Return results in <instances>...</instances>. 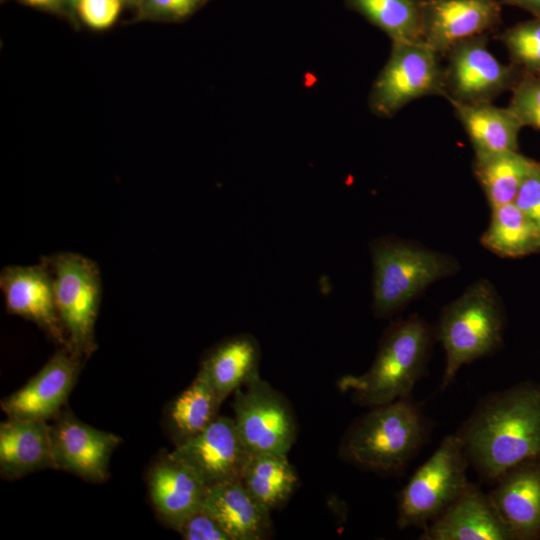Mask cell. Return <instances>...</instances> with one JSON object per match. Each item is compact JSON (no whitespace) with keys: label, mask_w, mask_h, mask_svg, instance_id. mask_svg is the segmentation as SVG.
Returning <instances> with one entry per match:
<instances>
[{"label":"cell","mask_w":540,"mask_h":540,"mask_svg":"<svg viewBox=\"0 0 540 540\" xmlns=\"http://www.w3.org/2000/svg\"><path fill=\"white\" fill-rule=\"evenodd\" d=\"M456 435L487 482L540 457V383L525 381L481 399Z\"/></svg>","instance_id":"1"},{"label":"cell","mask_w":540,"mask_h":540,"mask_svg":"<svg viewBox=\"0 0 540 540\" xmlns=\"http://www.w3.org/2000/svg\"><path fill=\"white\" fill-rule=\"evenodd\" d=\"M435 331L412 315L388 328L371 367L361 375H346L338 387L369 408L410 397L423 377Z\"/></svg>","instance_id":"2"},{"label":"cell","mask_w":540,"mask_h":540,"mask_svg":"<svg viewBox=\"0 0 540 540\" xmlns=\"http://www.w3.org/2000/svg\"><path fill=\"white\" fill-rule=\"evenodd\" d=\"M430 428L421 407L410 397L371 407L349 427L340 455L363 469L396 473L418 453Z\"/></svg>","instance_id":"3"},{"label":"cell","mask_w":540,"mask_h":540,"mask_svg":"<svg viewBox=\"0 0 540 540\" xmlns=\"http://www.w3.org/2000/svg\"><path fill=\"white\" fill-rule=\"evenodd\" d=\"M504 327L501 301L486 280L472 284L446 305L435 330L445 352L442 389L453 382L462 366L495 352L502 344Z\"/></svg>","instance_id":"4"},{"label":"cell","mask_w":540,"mask_h":540,"mask_svg":"<svg viewBox=\"0 0 540 540\" xmlns=\"http://www.w3.org/2000/svg\"><path fill=\"white\" fill-rule=\"evenodd\" d=\"M373 309L387 316L410 302L427 286L453 275L457 261L444 253L395 238L376 240L371 246Z\"/></svg>","instance_id":"5"},{"label":"cell","mask_w":540,"mask_h":540,"mask_svg":"<svg viewBox=\"0 0 540 540\" xmlns=\"http://www.w3.org/2000/svg\"><path fill=\"white\" fill-rule=\"evenodd\" d=\"M469 466L456 433L445 437L399 493L398 527H427L468 486Z\"/></svg>","instance_id":"6"},{"label":"cell","mask_w":540,"mask_h":540,"mask_svg":"<svg viewBox=\"0 0 540 540\" xmlns=\"http://www.w3.org/2000/svg\"><path fill=\"white\" fill-rule=\"evenodd\" d=\"M54 287L56 307L69 348L82 359L96 349L94 326L101 298L100 274L90 259L73 253L42 257Z\"/></svg>","instance_id":"7"},{"label":"cell","mask_w":540,"mask_h":540,"mask_svg":"<svg viewBox=\"0 0 540 540\" xmlns=\"http://www.w3.org/2000/svg\"><path fill=\"white\" fill-rule=\"evenodd\" d=\"M431 95L445 97L440 55L423 42L392 43L369 94L370 110L379 117H392L411 101Z\"/></svg>","instance_id":"8"},{"label":"cell","mask_w":540,"mask_h":540,"mask_svg":"<svg viewBox=\"0 0 540 540\" xmlns=\"http://www.w3.org/2000/svg\"><path fill=\"white\" fill-rule=\"evenodd\" d=\"M234 393V421L251 454H287L295 440L296 423L283 396L260 375Z\"/></svg>","instance_id":"9"},{"label":"cell","mask_w":540,"mask_h":540,"mask_svg":"<svg viewBox=\"0 0 540 540\" xmlns=\"http://www.w3.org/2000/svg\"><path fill=\"white\" fill-rule=\"evenodd\" d=\"M488 34L462 41L445 55V98L463 103L492 102L512 90L523 72L514 64H503L487 48Z\"/></svg>","instance_id":"10"},{"label":"cell","mask_w":540,"mask_h":540,"mask_svg":"<svg viewBox=\"0 0 540 540\" xmlns=\"http://www.w3.org/2000/svg\"><path fill=\"white\" fill-rule=\"evenodd\" d=\"M169 454L190 466L209 488L241 481L251 452L234 418L217 416L206 429L178 443Z\"/></svg>","instance_id":"11"},{"label":"cell","mask_w":540,"mask_h":540,"mask_svg":"<svg viewBox=\"0 0 540 540\" xmlns=\"http://www.w3.org/2000/svg\"><path fill=\"white\" fill-rule=\"evenodd\" d=\"M50 426L56 470L91 482H103L109 477V460L120 437L83 423L69 411L56 415Z\"/></svg>","instance_id":"12"},{"label":"cell","mask_w":540,"mask_h":540,"mask_svg":"<svg viewBox=\"0 0 540 540\" xmlns=\"http://www.w3.org/2000/svg\"><path fill=\"white\" fill-rule=\"evenodd\" d=\"M500 0H423L422 41L440 56L501 22Z\"/></svg>","instance_id":"13"},{"label":"cell","mask_w":540,"mask_h":540,"mask_svg":"<svg viewBox=\"0 0 540 540\" xmlns=\"http://www.w3.org/2000/svg\"><path fill=\"white\" fill-rule=\"evenodd\" d=\"M82 358L62 347L21 389L1 401L8 418L45 420L60 413L79 373Z\"/></svg>","instance_id":"14"},{"label":"cell","mask_w":540,"mask_h":540,"mask_svg":"<svg viewBox=\"0 0 540 540\" xmlns=\"http://www.w3.org/2000/svg\"><path fill=\"white\" fill-rule=\"evenodd\" d=\"M0 287L8 313L36 323L55 342L69 348L55 303L52 276L44 261L34 266L4 268L0 275Z\"/></svg>","instance_id":"15"},{"label":"cell","mask_w":540,"mask_h":540,"mask_svg":"<svg viewBox=\"0 0 540 540\" xmlns=\"http://www.w3.org/2000/svg\"><path fill=\"white\" fill-rule=\"evenodd\" d=\"M489 495L512 540L540 539V457L505 471Z\"/></svg>","instance_id":"16"},{"label":"cell","mask_w":540,"mask_h":540,"mask_svg":"<svg viewBox=\"0 0 540 540\" xmlns=\"http://www.w3.org/2000/svg\"><path fill=\"white\" fill-rule=\"evenodd\" d=\"M421 540H512L491 497L469 483L427 527Z\"/></svg>","instance_id":"17"},{"label":"cell","mask_w":540,"mask_h":540,"mask_svg":"<svg viewBox=\"0 0 540 540\" xmlns=\"http://www.w3.org/2000/svg\"><path fill=\"white\" fill-rule=\"evenodd\" d=\"M207 489L190 466L169 453L160 458L149 473L152 502L162 518L175 530L202 506Z\"/></svg>","instance_id":"18"},{"label":"cell","mask_w":540,"mask_h":540,"mask_svg":"<svg viewBox=\"0 0 540 540\" xmlns=\"http://www.w3.org/2000/svg\"><path fill=\"white\" fill-rule=\"evenodd\" d=\"M55 469L51 426L45 420L8 418L0 424V473L8 479Z\"/></svg>","instance_id":"19"},{"label":"cell","mask_w":540,"mask_h":540,"mask_svg":"<svg viewBox=\"0 0 540 540\" xmlns=\"http://www.w3.org/2000/svg\"><path fill=\"white\" fill-rule=\"evenodd\" d=\"M202 507L219 522L231 540H262L272 527L270 511L251 495L242 481L209 487Z\"/></svg>","instance_id":"20"},{"label":"cell","mask_w":540,"mask_h":540,"mask_svg":"<svg viewBox=\"0 0 540 540\" xmlns=\"http://www.w3.org/2000/svg\"><path fill=\"white\" fill-rule=\"evenodd\" d=\"M449 102L475 155L518 151V136L523 125L508 107H497L492 102Z\"/></svg>","instance_id":"21"},{"label":"cell","mask_w":540,"mask_h":540,"mask_svg":"<svg viewBox=\"0 0 540 540\" xmlns=\"http://www.w3.org/2000/svg\"><path fill=\"white\" fill-rule=\"evenodd\" d=\"M259 357V347L254 338L239 335L215 347L199 370L224 401L230 393L259 375Z\"/></svg>","instance_id":"22"},{"label":"cell","mask_w":540,"mask_h":540,"mask_svg":"<svg viewBox=\"0 0 540 540\" xmlns=\"http://www.w3.org/2000/svg\"><path fill=\"white\" fill-rule=\"evenodd\" d=\"M489 226L480 238L492 253L518 258L540 251V224L514 202L491 209Z\"/></svg>","instance_id":"23"},{"label":"cell","mask_w":540,"mask_h":540,"mask_svg":"<svg viewBox=\"0 0 540 540\" xmlns=\"http://www.w3.org/2000/svg\"><path fill=\"white\" fill-rule=\"evenodd\" d=\"M537 164L519 151L475 155L473 173L491 209L515 202L519 188Z\"/></svg>","instance_id":"24"},{"label":"cell","mask_w":540,"mask_h":540,"mask_svg":"<svg viewBox=\"0 0 540 540\" xmlns=\"http://www.w3.org/2000/svg\"><path fill=\"white\" fill-rule=\"evenodd\" d=\"M241 481L251 495L271 512L291 496L298 476L287 454L254 453L250 455Z\"/></svg>","instance_id":"25"},{"label":"cell","mask_w":540,"mask_h":540,"mask_svg":"<svg viewBox=\"0 0 540 540\" xmlns=\"http://www.w3.org/2000/svg\"><path fill=\"white\" fill-rule=\"evenodd\" d=\"M345 3L382 30L392 43L423 42V0H345Z\"/></svg>","instance_id":"26"},{"label":"cell","mask_w":540,"mask_h":540,"mask_svg":"<svg viewBox=\"0 0 540 540\" xmlns=\"http://www.w3.org/2000/svg\"><path fill=\"white\" fill-rule=\"evenodd\" d=\"M222 402L205 374L199 370L191 384L174 400L170 409V424L177 444L206 429L218 416Z\"/></svg>","instance_id":"27"},{"label":"cell","mask_w":540,"mask_h":540,"mask_svg":"<svg viewBox=\"0 0 540 540\" xmlns=\"http://www.w3.org/2000/svg\"><path fill=\"white\" fill-rule=\"evenodd\" d=\"M511 63L524 75L540 77V17L519 22L500 33Z\"/></svg>","instance_id":"28"},{"label":"cell","mask_w":540,"mask_h":540,"mask_svg":"<svg viewBox=\"0 0 540 540\" xmlns=\"http://www.w3.org/2000/svg\"><path fill=\"white\" fill-rule=\"evenodd\" d=\"M507 106L523 126L540 130V77L522 75Z\"/></svg>","instance_id":"29"},{"label":"cell","mask_w":540,"mask_h":540,"mask_svg":"<svg viewBox=\"0 0 540 540\" xmlns=\"http://www.w3.org/2000/svg\"><path fill=\"white\" fill-rule=\"evenodd\" d=\"M186 540H231V537L202 506L176 529Z\"/></svg>","instance_id":"30"},{"label":"cell","mask_w":540,"mask_h":540,"mask_svg":"<svg viewBox=\"0 0 540 540\" xmlns=\"http://www.w3.org/2000/svg\"><path fill=\"white\" fill-rule=\"evenodd\" d=\"M77 6L87 25L95 29H105L116 21L121 0H79Z\"/></svg>","instance_id":"31"},{"label":"cell","mask_w":540,"mask_h":540,"mask_svg":"<svg viewBox=\"0 0 540 540\" xmlns=\"http://www.w3.org/2000/svg\"><path fill=\"white\" fill-rule=\"evenodd\" d=\"M514 203L540 224V163L537 162L522 182Z\"/></svg>","instance_id":"32"},{"label":"cell","mask_w":540,"mask_h":540,"mask_svg":"<svg viewBox=\"0 0 540 540\" xmlns=\"http://www.w3.org/2000/svg\"><path fill=\"white\" fill-rule=\"evenodd\" d=\"M205 2L206 0H146L150 11L172 19L187 17Z\"/></svg>","instance_id":"33"},{"label":"cell","mask_w":540,"mask_h":540,"mask_svg":"<svg viewBox=\"0 0 540 540\" xmlns=\"http://www.w3.org/2000/svg\"><path fill=\"white\" fill-rule=\"evenodd\" d=\"M502 5L523 9L533 17H540V0H500Z\"/></svg>","instance_id":"34"},{"label":"cell","mask_w":540,"mask_h":540,"mask_svg":"<svg viewBox=\"0 0 540 540\" xmlns=\"http://www.w3.org/2000/svg\"><path fill=\"white\" fill-rule=\"evenodd\" d=\"M28 4L41 7H52L59 2V0H25Z\"/></svg>","instance_id":"35"},{"label":"cell","mask_w":540,"mask_h":540,"mask_svg":"<svg viewBox=\"0 0 540 540\" xmlns=\"http://www.w3.org/2000/svg\"><path fill=\"white\" fill-rule=\"evenodd\" d=\"M69 1L72 2V3H76V4H78V2H79V0H69Z\"/></svg>","instance_id":"36"},{"label":"cell","mask_w":540,"mask_h":540,"mask_svg":"<svg viewBox=\"0 0 540 540\" xmlns=\"http://www.w3.org/2000/svg\"><path fill=\"white\" fill-rule=\"evenodd\" d=\"M126 1H134V0H126Z\"/></svg>","instance_id":"37"}]
</instances>
